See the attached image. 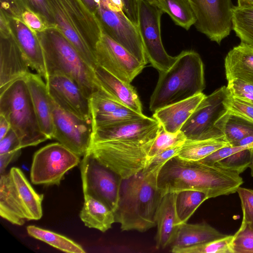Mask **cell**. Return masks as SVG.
<instances>
[{"label":"cell","instance_id":"cell-52","mask_svg":"<svg viewBox=\"0 0 253 253\" xmlns=\"http://www.w3.org/2000/svg\"><path fill=\"white\" fill-rule=\"evenodd\" d=\"M11 129V126L3 116L0 115V140L2 139Z\"/></svg>","mask_w":253,"mask_h":253},{"label":"cell","instance_id":"cell-49","mask_svg":"<svg viewBox=\"0 0 253 253\" xmlns=\"http://www.w3.org/2000/svg\"><path fill=\"white\" fill-rule=\"evenodd\" d=\"M123 11L131 21L137 26L138 5L139 0H122Z\"/></svg>","mask_w":253,"mask_h":253},{"label":"cell","instance_id":"cell-25","mask_svg":"<svg viewBox=\"0 0 253 253\" xmlns=\"http://www.w3.org/2000/svg\"><path fill=\"white\" fill-rule=\"evenodd\" d=\"M206 222L181 224L171 244L172 248H183L198 245L225 237Z\"/></svg>","mask_w":253,"mask_h":253},{"label":"cell","instance_id":"cell-48","mask_svg":"<svg viewBox=\"0 0 253 253\" xmlns=\"http://www.w3.org/2000/svg\"><path fill=\"white\" fill-rule=\"evenodd\" d=\"M21 149L18 138L11 128L0 140V154Z\"/></svg>","mask_w":253,"mask_h":253},{"label":"cell","instance_id":"cell-35","mask_svg":"<svg viewBox=\"0 0 253 253\" xmlns=\"http://www.w3.org/2000/svg\"><path fill=\"white\" fill-rule=\"evenodd\" d=\"M91 117L114 111L123 106L101 86L88 98Z\"/></svg>","mask_w":253,"mask_h":253},{"label":"cell","instance_id":"cell-7","mask_svg":"<svg viewBox=\"0 0 253 253\" xmlns=\"http://www.w3.org/2000/svg\"><path fill=\"white\" fill-rule=\"evenodd\" d=\"M80 169L84 196L99 200L114 212L119 200L121 177L88 151L83 156Z\"/></svg>","mask_w":253,"mask_h":253},{"label":"cell","instance_id":"cell-24","mask_svg":"<svg viewBox=\"0 0 253 253\" xmlns=\"http://www.w3.org/2000/svg\"><path fill=\"white\" fill-rule=\"evenodd\" d=\"M227 81L239 79L253 84V48L241 42L230 50L224 60Z\"/></svg>","mask_w":253,"mask_h":253},{"label":"cell","instance_id":"cell-8","mask_svg":"<svg viewBox=\"0 0 253 253\" xmlns=\"http://www.w3.org/2000/svg\"><path fill=\"white\" fill-rule=\"evenodd\" d=\"M163 13L156 5L139 0L137 28L148 62L159 72L168 70L176 60V56L168 54L162 43L161 18Z\"/></svg>","mask_w":253,"mask_h":253},{"label":"cell","instance_id":"cell-37","mask_svg":"<svg viewBox=\"0 0 253 253\" xmlns=\"http://www.w3.org/2000/svg\"><path fill=\"white\" fill-rule=\"evenodd\" d=\"M187 138L180 130L175 133L168 132L161 126L148 153V160L168 148L182 146Z\"/></svg>","mask_w":253,"mask_h":253},{"label":"cell","instance_id":"cell-57","mask_svg":"<svg viewBox=\"0 0 253 253\" xmlns=\"http://www.w3.org/2000/svg\"><path fill=\"white\" fill-rule=\"evenodd\" d=\"M251 164L249 166V168L251 169V174L252 176H253V147L251 148Z\"/></svg>","mask_w":253,"mask_h":253},{"label":"cell","instance_id":"cell-36","mask_svg":"<svg viewBox=\"0 0 253 253\" xmlns=\"http://www.w3.org/2000/svg\"><path fill=\"white\" fill-rule=\"evenodd\" d=\"M144 116L123 105L112 112L91 117L93 129L102 126L139 119Z\"/></svg>","mask_w":253,"mask_h":253},{"label":"cell","instance_id":"cell-10","mask_svg":"<svg viewBox=\"0 0 253 253\" xmlns=\"http://www.w3.org/2000/svg\"><path fill=\"white\" fill-rule=\"evenodd\" d=\"M229 94L227 86H223L206 95L180 129L187 139L224 137L215 124L227 111L224 100Z\"/></svg>","mask_w":253,"mask_h":253},{"label":"cell","instance_id":"cell-6","mask_svg":"<svg viewBox=\"0 0 253 253\" xmlns=\"http://www.w3.org/2000/svg\"><path fill=\"white\" fill-rule=\"evenodd\" d=\"M0 93V115L9 123L21 148L49 139L40 127L25 78L15 81Z\"/></svg>","mask_w":253,"mask_h":253},{"label":"cell","instance_id":"cell-14","mask_svg":"<svg viewBox=\"0 0 253 253\" xmlns=\"http://www.w3.org/2000/svg\"><path fill=\"white\" fill-rule=\"evenodd\" d=\"M53 138L80 157L88 150L93 131L91 120L80 118L65 111L52 99Z\"/></svg>","mask_w":253,"mask_h":253},{"label":"cell","instance_id":"cell-51","mask_svg":"<svg viewBox=\"0 0 253 253\" xmlns=\"http://www.w3.org/2000/svg\"><path fill=\"white\" fill-rule=\"evenodd\" d=\"M11 35L8 19L5 14L0 10V37H5Z\"/></svg>","mask_w":253,"mask_h":253},{"label":"cell","instance_id":"cell-27","mask_svg":"<svg viewBox=\"0 0 253 253\" xmlns=\"http://www.w3.org/2000/svg\"><path fill=\"white\" fill-rule=\"evenodd\" d=\"M215 126L231 146L253 134V121L228 110L216 121Z\"/></svg>","mask_w":253,"mask_h":253},{"label":"cell","instance_id":"cell-43","mask_svg":"<svg viewBox=\"0 0 253 253\" xmlns=\"http://www.w3.org/2000/svg\"><path fill=\"white\" fill-rule=\"evenodd\" d=\"M226 109L253 122V104L233 96L230 93L224 100Z\"/></svg>","mask_w":253,"mask_h":253},{"label":"cell","instance_id":"cell-55","mask_svg":"<svg viewBox=\"0 0 253 253\" xmlns=\"http://www.w3.org/2000/svg\"><path fill=\"white\" fill-rule=\"evenodd\" d=\"M87 8L93 13L95 14L98 4L96 0H82Z\"/></svg>","mask_w":253,"mask_h":253},{"label":"cell","instance_id":"cell-56","mask_svg":"<svg viewBox=\"0 0 253 253\" xmlns=\"http://www.w3.org/2000/svg\"><path fill=\"white\" fill-rule=\"evenodd\" d=\"M237 6L244 7H253V0H237Z\"/></svg>","mask_w":253,"mask_h":253},{"label":"cell","instance_id":"cell-38","mask_svg":"<svg viewBox=\"0 0 253 253\" xmlns=\"http://www.w3.org/2000/svg\"><path fill=\"white\" fill-rule=\"evenodd\" d=\"M251 160V148L241 150L219 161L215 164L224 169L240 174L249 168Z\"/></svg>","mask_w":253,"mask_h":253},{"label":"cell","instance_id":"cell-1","mask_svg":"<svg viewBox=\"0 0 253 253\" xmlns=\"http://www.w3.org/2000/svg\"><path fill=\"white\" fill-rule=\"evenodd\" d=\"M244 183L240 174L200 161H187L177 156L163 166L157 178L162 196L192 190L204 193L208 199L237 192Z\"/></svg>","mask_w":253,"mask_h":253},{"label":"cell","instance_id":"cell-13","mask_svg":"<svg viewBox=\"0 0 253 253\" xmlns=\"http://www.w3.org/2000/svg\"><path fill=\"white\" fill-rule=\"evenodd\" d=\"M160 127L156 119L144 116L94 128L90 144L112 140L128 144H153Z\"/></svg>","mask_w":253,"mask_h":253},{"label":"cell","instance_id":"cell-53","mask_svg":"<svg viewBox=\"0 0 253 253\" xmlns=\"http://www.w3.org/2000/svg\"><path fill=\"white\" fill-rule=\"evenodd\" d=\"M108 7L116 12L124 11V6L122 0H105Z\"/></svg>","mask_w":253,"mask_h":253},{"label":"cell","instance_id":"cell-23","mask_svg":"<svg viewBox=\"0 0 253 253\" xmlns=\"http://www.w3.org/2000/svg\"><path fill=\"white\" fill-rule=\"evenodd\" d=\"M94 72L98 83L106 92L123 105L143 114L139 96L130 84L122 81L98 65Z\"/></svg>","mask_w":253,"mask_h":253},{"label":"cell","instance_id":"cell-29","mask_svg":"<svg viewBox=\"0 0 253 253\" xmlns=\"http://www.w3.org/2000/svg\"><path fill=\"white\" fill-rule=\"evenodd\" d=\"M224 137L207 139H186L177 156L187 161H199L222 147L230 146Z\"/></svg>","mask_w":253,"mask_h":253},{"label":"cell","instance_id":"cell-2","mask_svg":"<svg viewBox=\"0 0 253 253\" xmlns=\"http://www.w3.org/2000/svg\"><path fill=\"white\" fill-rule=\"evenodd\" d=\"M159 172L142 171L122 179L115 222L122 231L144 232L156 225V215L162 196L157 186Z\"/></svg>","mask_w":253,"mask_h":253},{"label":"cell","instance_id":"cell-31","mask_svg":"<svg viewBox=\"0 0 253 253\" xmlns=\"http://www.w3.org/2000/svg\"><path fill=\"white\" fill-rule=\"evenodd\" d=\"M28 234L42 241L61 251L70 253H85V251L78 244L68 238L34 225L27 227Z\"/></svg>","mask_w":253,"mask_h":253},{"label":"cell","instance_id":"cell-26","mask_svg":"<svg viewBox=\"0 0 253 253\" xmlns=\"http://www.w3.org/2000/svg\"><path fill=\"white\" fill-rule=\"evenodd\" d=\"M80 217L84 225L104 232L115 222L114 212L99 200L84 196V203Z\"/></svg>","mask_w":253,"mask_h":253},{"label":"cell","instance_id":"cell-46","mask_svg":"<svg viewBox=\"0 0 253 253\" xmlns=\"http://www.w3.org/2000/svg\"><path fill=\"white\" fill-rule=\"evenodd\" d=\"M0 9L6 16L21 19L23 12L27 9L20 0H0Z\"/></svg>","mask_w":253,"mask_h":253},{"label":"cell","instance_id":"cell-28","mask_svg":"<svg viewBox=\"0 0 253 253\" xmlns=\"http://www.w3.org/2000/svg\"><path fill=\"white\" fill-rule=\"evenodd\" d=\"M0 215L17 225H23L26 220L15 196L8 173L0 174Z\"/></svg>","mask_w":253,"mask_h":253},{"label":"cell","instance_id":"cell-54","mask_svg":"<svg viewBox=\"0 0 253 253\" xmlns=\"http://www.w3.org/2000/svg\"><path fill=\"white\" fill-rule=\"evenodd\" d=\"M253 143V134L236 142L233 146H248Z\"/></svg>","mask_w":253,"mask_h":253},{"label":"cell","instance_id":"cell-11","mask_svg":"<svg viewBox=\"0 0 253 253\" xmlns=\"http://www.w3.org/2000/svg\"><path fill=\"white\" fill-rule=\"evenodd\" d=\"M102 33L121 45L140 62L146 65L148 60L137 28L124 11L110 9L105 0H100L94 14Z\"/></svg>","mask_w":253,"mask_h":253},{"label":"cell","instance_id":"cell-15","mask_svg":"<svg viewBox=\"0 0 253 253\" xmlns=\"http://www.w3.org/2000/svg\"><path fill=\"white\" fill-rule=\"evenodd\" d=\"M94 55L98 66L129 84L145 66L123 46L103 33L101 39L96 44Z\"/></svg>","mask_w":253,"mask_h":253},{"label":"cell","instance_id":"cell-58","mask_svg":"<svg viewBox=\"0 0 253 253\" xmlns=\"http://www.w3.org/2000/svg\"><path fill=\"white\" fill-rule=\"evenodd\" d=\"M146 0L148 1L149 2H150L153 4H154L158 6L160 0Z\"/></svg>","mask_w":253,"mask_h":253},{"label":"cell","instance_id":"cell-45","mask_svg":"<svg viewBox=\"0 0 253 253\" xmlns=\"http://www.w3.org/2000/svg\"><path fill=\"white\" fill-rule=\"evenodd\" d=\"M21 20L35 33L42 32L51 28L41 15L29 9L23 12Z\"/></svg>","mask_w":253,"mask_h":253},{"label":"cell","instance_id":"cell-39","mask_svg":"<svg viewBox=\"0 0 253 253\" xmlns=\"http://www.w3.org/2000/svg\"><path fill=\"white\" fill-rule=\"evenodd\" d=\"M231 248L232 253H253V230L242 223L233 235Z\"/></svg>","mask_w":253,"mask_h":253},{"label":"cell","instance_id":"cell-9","mask_svg":"<svg viewBox=\"0 0 253 253\" xmlns=\"http://www.w3.org/2000/svg\"><path fill=\"white\" fill-rule=\"evenodd\" d=\"M80 158L60 142L43 147L33 156L31 182L36 185H59L65 173L79 164Z\"/></svg>","mask_w":253,"mask_h":253},{"label":"cell","instance_id":"cell-5","mask_svg":"<svg viewBox=\"0 0 253 253\" xmlns=\"http://www.w3.org/2000/svg\"><path fill=\"white\" fill-rule=\"evenodd\" d=\"M37 34L43 49L48 76L60 74L68 77L89 98L100 86L94 70L56 27Z\"/></svg>","mask_w":253,"mask_h":253},{"label":"cell","instance_id":"cell-16","mask_svg":"<svg viewBox=\"0 0 253 253\" xmlns=\"http://www.w3.org/2000/svg\"><path fill=\"white\" fill-rule=\"evenodd\" d=\"M45 83L51 98L61 109L80 118L92 121L88 98L73 80L55 74L48 76Z\"/></svg>","mask_w":253,"mask_h":253},{"label":"cell","instance_id":"cell-32","mask_svg":"<svg viewBox=\"0 0 253 253\" xmlns=\"http://www.w3.org/2000/svg\"><path fill=\"white\" fill-rule=\"evenodd\" d=\"M208 199L203 192L192 190L176 193L175 208L178 221L180 224L187 222L200 206Z\"/></svg>","mask_w":253,"mask_h":253},{"label":"cell","instance_id":"cell-59","mask_svg":"<svg viewBox=\"0 0 253 253\" xmlns=\"http://www.w3.org/2000/svg\"><path fill=\"white\" fill-rule=\"evenodd\" d=\"M248 148H252V147H253V143H252V144H251L250 145H249L248 146Z\"/></svg>","mask_w":253,"mask_h":253},{"label":"cell","instance_id":"cell-44","mask_svg":"<svg viewBox=\"0 0 253 253\" xmlns=\"http://www.w3.org/2000/svg\"><path fill=\"white\" fill-rule=\"evenodd\" d=\"M26 9L41 15L50 27H56L46 0H20Z\"/></svg>","mask_w":253,"mask_h":253},{"label":"cell","instance_id":"cell-41","mask_svg":"<svg viewBox=\"0 0 253 253\" xmlns=\"http://www.w3.org/2000/svg\"><path fill=\"white\" fill-rule=\"evenodd\" d=\"M237 192L243 212L242 222L253 230V190L239 187Z\"/></svg>","mask_w":253,"mask_h":253},{"label":"cell","instance_id":"cell-22","mask_svg":"<svg viewBox=\"0 0 253 253\" xmlns=\"http://www.w3.org/2000/svg\"><path fill=\"white\" fill-rule=\"evenodd\" d=\"M206 95L198 94L185 100L169 105L154 112L153 117L166 131L175 133L195 111Z\"/></svg>","mask_w":253,"mask_h":253},{"label":"cell","instance_id":"cell-34","mask_svg":"<svg viewBox=\"0 0 253 253\" xmlns=\"http://www.w3.org/2000/svg\"><path fill=\"white\" fill-rule=\"evenodd\" d=\"M233 235L224 237L196 246L183 248H172L173 253H232L231 244Z\"/></svg>","mask_w":253,"mask_h":253},{"label":"cell","instance_id":"cell-50","mask_svg":"<svg viewBox=\"0 0 253 253\" xmlns=\"http://www.w3.org/2000/svg\"><path fill=\"white\" fill-rule=\"evenodd\" d=\"M21 149L0 154V174L4 173L7 166L15 161L20 155Z\"/></svg>","mask_w":253,"mask_h":253},{"label":"cell","instance_id":"cell-47","mask_svg":"<svg viewBox=\"0 0 253 253\" xmlns=\"http://www.w3.org/2000/svg\"><path fill=\"white\" fill-rule=\"evenodd\" d=\"M244 146H227L212 153L204 159L199 160L204 163L213 165L222 159L241 150Z\"/></svg>","mask_w":253,"mask_h":253},{"label":"cell","instance_id":"cell-4","mask_svg":"<svg viewBox=\"0 0 253 253\" xmlns=\"http://www.w3.org/2000/svg\"><path fill=\"white\" fill-rule=\"evenodd\" d=\"M205 87L204 64L201 56L193 50L182 51L168 70L159 72L149 109L154 112L201 93Z\"/></svg>","mask_w":253,"mask_h":253},{"label":"cell","instance_id":"cell-42","mask_svg":"<svg viewBox=\"0 0 253 253\" xmlns=\"http://www.w3.org/2000/svg\"><path fill=\"white\" fill-rule=\"evenodd\" d=\"M227 88L233 96L253 104V84L235 79L228 81Z\"/></svg>","mask_w":253,"mask_h":253},{"label":"cell","instance_id":"cell-12","mask_svg":"<svg viewBox=\"0 0 253 253\" xmlns=\"http://www.w3.org/2000/svg\"><path fill=\"white\" fill-rule=\"evenodd\" d=\"M196 17L197 31L220 44L232 30L231 0H188Z\"/></svg>","mask_w":253,"mask_h":253},{"label":"cell","instance_id":"cell-19","mask_svg":"<svg viewBox=\"0 0 253 253\" xmlns=\"http://www.w3.org/2000/svg\"><path fill=\"white\" fill-rule=\"evenodd\" d=\"M25 80L40 127L48 139H52L54 126L52 98L45 82L39 74L31 73L25 78Z\"/></svg>","mask_w":253,"mask_h":253},{"label":"cell","instance_id":"cell-33","mask_svg":"<svg viewBox=\"0 0 253 253\" xmlns=\"http://www.w3.org/2000/svg\"><path fill=\"white\" fill-rule=\"evenodd\" d=\"M232 12V30L241 42L253 48V7L234 6Z\"/></svg>","mask_w":253,"mask_h":253},{"label":"cell","instance_id":"cell-20","mask_svg":"<svg viewBox=\"0 0 253 253\" xmlns=\"http://www.w3.org/2000/svg\"><path fill=\"white\" fill-rule=\"evenodd\" d=\"M8 173L15 196L26 220L41 219L43 195L36 192L20 169L12 168Z\"/></svg>","mask_w":253,"mask_h":253},{"label":"cell","instance_id":"cell-18","mask_svg":"<svg viewBox=\"0 0 253 253\" xmlns=\"http://www.w3.org/2000/svg\"><path fill=\"white\" fill-rule=\"evenodd\" d=\"M6 17L11 34L26 57L30 67L46 81L48 76L43 49L37 33L30 29L21 20Z\"/></svg>","mask_w":253,"mask_h":253},{"label":"cell","instance_id":"cell-17","mask_svg":"<svg viewBox=\"0 0 253 253\" xmlns=\"http://www.w3.org/2000/svg\"><path fill=\"white\" fill-rule=\"evenodd\" d=\"M28 61L12 34L0 37V92L31 72Z\"/></svg>","mask_w":253,"mask_h":253},{"label":"cell","instance_id":"cell-40","mask_svg":"<svg viewBox=\"0 0 253 253\" xmlns=\"http://www.w3.org/2000/svg\"><path fill=\"white\" fill-rule=\"evenodd\" d=\"M182 146L168 148L149 159L141 171L143 173L160 172L163 166L172 157L177 156Z\"/></svg>","mask_w":253,"mask_h":253},{"label":"cell","instance_id":"cell-21","mask_svg":"<svg viewBox=\"0 0 253 253\" xmlns=\"http://www.w3.org/2000/svg\"><path fill=\"white\" fill-rule=\"evenodd\" d=\"M176 193L163 195L159 205L156 215L157 231L155 240L157 249H164L171 245L181 225L176 211Z\"/></svg>","mask_w":253,"mask_h":253},{"label":"cell","instance_id":"cell-3","mask_svg":"<svg viewBox=\"0 0 253 253\" xmlns=\"http://www.w3.org/2000/svg\"><path fill=\"white\" fill-rule=\"evenodd\" d=\"M55 25L93 69L94 55L102 31L94 14L82 0H46Z\"/></svg>","mask_w":253,"mask_h":253},{"label":"cell","instance_id":"cell-30","mask_svg":"<svg viewBox=\"0 0 253 253\" xmlns=\"http://www.w3.org/2000/svg\"><path fill=\"white\" fill-rule=\"evenodd\" d=\"M158 7L167 13L174 23L188 30L196 17L188 0H160Z\"/></svg>","mask_w":253,"mask_h":253}]
</instances>
